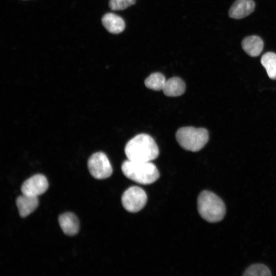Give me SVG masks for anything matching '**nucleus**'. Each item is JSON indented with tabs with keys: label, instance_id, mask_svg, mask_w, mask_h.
Instances as JSON below:
<instances>
[{
	"label": "nucleus",
	"instance_id": "obj_17",
	"mask_svg": "<svg viewBox=\"0 0 276 276\" xmlns=\"http://www.w3.org/2000/svg\"><path fill=\"white\" fill-rule=\"evenodd\" d=\"M135 3V0H110L109 6L112 10H122Z\"/></svg>",
	"mask_w": 276,
	"mask_h": 276
},
{
	"label": "nucleus",
	"instance_id": "obj_9",
	"mask_svg": "<svg viewBox=\"0 0 276 276\" xmlns=\"http://www.w3.org/2000/svg\"><path fill=\"white\" fill-rule=\"evenodd\" d=\"M58 222L65 234L68 236H74L78 233L79 220L73 213L67 212L61 214L58 218Z\"/></svg>",
	"mask_w": 276,
	"mask_h": 276
},
{
	"label": "nucleus",
	"instance_id": "obj_1",
	"mask_svg": "<svg viewBox=\"0 0 276 276\" xmlns=\"http://www.w3.org/2000/svg\"><path fill=\"white\" fill-rule=\"evenodd\" d=\"M124 151L128 159L137 162H151L159 154L154 139L144 133L138 134L129 141Z\"/></svg>",
	"mask_w": 276,
	"mask_h": 276
},
{
	"label": "nucleus",
	"instance_id": "obj_7",
	"mask_svg": "<svg viewBox=\"0 0 276 276\" xmlns=\"http://www.w3.org/2000/svg\"><path fill=\"white\" fill-rule=\"evenodd\" d=\"M49 187L48 180L42 174L34 175L27 179L21 186L24 195L38 197L46 192Z\"/></svg>",
	"mask_w": 276,
	"mask_h": 276
},
{
	"label": "nucleus",
	"instance_id": "obj_15",
	"mask_svg": "<svg viewBox=\"0 0 276 276\" xmlns=\"http://www.w3.org/2000/svg\"><path fill=\"white\" fill-rule=\"evenodd\" d=\"M166 80L165 76L160 73H154L151 74L145 80V86L154 90H163Z\"/></svg>",
	"mask_w": 276,
	"mask_h": 276
},
{
	"label": "nucleus",
	"instance_id": "obj_12",
	"mask_svg": "<svg viewBox=\"0 0 276 276\" xmlns=\"http://www.w3.org/2000/svg\"><path fill=\"white\" fill-rule=\"evenodd\" d=\"M102 24L110 33L119 34L122 32L125 28L123 19L112 13L105 14L102 18Z\"/></svg>",
	"mask_w": 276,
	"mask_h": 276
},
{
	"label": "nucleus",
	"instance_id": "obj_13",
	"mask_svg": "<svg viewBox=\"0 0 276 276\" xmlns=\"http://www.w3.org/2000/svg\"><path fill=\"white\" fill-rule=\"evenodd\" d=\"M185 89L183 80L179 77H174L166 80L163 90L167 96L177 97L182 95Z\"/></svg>",
	"mask_w": 276,
	"mask_h": 276
},
{
	"label": "nucleus",
	"instance_id": "obj_14",
	"mask_svg": "<svg viewBox=\"0 0 276 276\" xmlns=\"http://www.w3.org/2000/svg\"><path fill=\"white\" fill-rule=\"evenodd\" d=\"M261 63L265 68L268 77L276 80V54L272 52H266L262 55Z\"/></svg>",
	"mask_w": 276,
	"mask_h": 276
},
{
	"label": "nucleus",
	"instance_id": "obj_6",
	"mask_svg": "<svg viewBox=\"0 0 276 276\" xmlns=\"http://www.w3.org/2000/svg\"><path fill=\"white\" fill-rule=\"evenodd\" d=\"M87 166L90 174L98 179H105L112 173V168L106 156L102 152H97L89 157Z\"/></svg>",
	"mask_w": 276,
	"mask_h": 276
},
{
	"label": "nucleus",
	"instance_id": "obj_4",
	"mask_svg": "<svg viewBox=\"0 0 276 276\" xmlns=\"http://www.w3.org/2000/svg\"><path fill=\"white\" fill-rule=\"evenodd\" d=\"M176 139L183 149L193 152L201 150L209 140L208 130L203 128L183 127L176 133Z\"/></svg>",
	"mask_w": 276,
	"mask_h": 276
},
{
	"label": "nucleus",
	"instance_id": "obj_3",
	"mask_svg": "<svg viewBox=\"0 0 276 276\" xmlns=\"http://www.w3.org/2000/svg\"><path fill=\"white\" fill-rule=\"evenodd\" d=\"M197 209L200 216L211 223L222 220L226 212L223 200L213 192L206 190L202 191L198 197Z\"/></svg>",
	"mask_w": 276,
	"mask_h": 276
},
{
	"label": "nucleus",
	"instance_id": "obj_10",
	"mask_svg": "<svg viewBox=\"0 0 276 276\" xmlns=\"http://www.w3.org/2000/svg\"><path fill=\"white\" fill-rule=\"evenodd\" d=\"M16 203L19 215L26 217L37 209L39 201L37 197L22 194L17 198Z\"/></svg>",
	"mask_w": 276,
	"mask_h": 276
},
{
	"label": "nucleus",
	"instance_id": "obj_5",
	"mask_svg": "<svg viewBox=\"0 0 276 276\" xmlns=\"http://www.w3.org/2000/svg\"><path fill=\"white\" fill-rule=\"evenodd\" d=\"M147 196L141 188L133 186L127 189L122 196V204L128 212L136 213L141 211L146 205Z\"/></svg>",
	"mask_w": 276,
	"mask_h": 276
},
{
	"label": "nucleus",
	"instance_id": "obj_8",
	"mask_svg": "<svg viewBox=\"0 0 276 276\" xmlns=\"http://www.w3.org/2000/svg\"><path fill=\"white\" fill-rule=\"evenodd\" d=\"M255 8L253 0H236L228 10V16L234 19H242L251 14Z\"/></svg>",
	"mask_w": 276,
	"mask_h": 276
},
{
	"label": "nucleus",
	"instance_id": "obj_16",
	"mask_svg": "<svg viewBox=\"0 0 276 276\" xmlns=\"http://www.w3.org/2000/svg\"><path fill=\"white\" fill-rule=\"evenodd\" d=\"M271 273L269 268L262 264H255L250 265L244 271L243 275L269 276Z\"/></svg>",
	"mask_w": 276,
	"mask_h": 276
},
{
	"label": "nucleus",
	"instance_id": "obj_2",
	"mask_svg": "<svg viewBox=\"0 0 276 276\" xmlns=\"http://www.w3.org/2000/svg\"><path fill=\"white\" fill-rule=\"evenodd\" d=\"M121 169L127 178L142 185L151 184L156 181L159 176L157 168L151 162L127 159L123 162Z\"/></svg>",
	"mask_w": 276,
	"mask_h": 276
},
{
	"label": "nucleus",
	"instance_id": "obj_11",
	"mask_svg": "<svg viewBox=\"0 0 276 276\" xmlns=\"http://www.w3.org/2000/svg\"><path fill=\"white\" fill-rule=\"evenodd\" d=\"M244 52L251 57L259 56L264 47L262 38L256 35L248 36L243 38L241 42Z\"/></svg>",
	"mask_w": 276,
	"mask_h": 276
}]
</instances>
